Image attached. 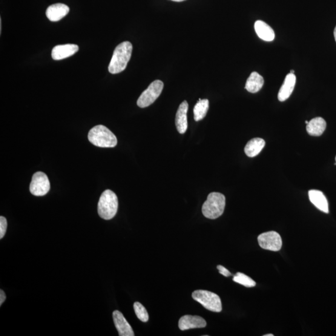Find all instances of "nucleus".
Here are the masks:
<instances>
[{
    "instance_id": "c85d7f7f",
    "label": "nucleus",
    "mask_w": 336,
    "mask_h": 336,
    "mask_svg": "<svg viewBox=\"0 0 336 336\" xmlns=\"http://www.w3.org/2000/svg\"><path fill=\"white\" fill-rule=\"evenodd\" d=\"M290 73H291V74H295V71H294V70H291V71H290Z\"/></svg>"
},
{
    "instance_id": "6ab92c4d",
    "label": "nucleus",
    "mask_w": 336,
    "mask_h": 336,
    "mask_svg": "<svg viewBox=\"0 0 336 336\" xmlns=\"http://www.w3.org/2000/svg\"><path fill=\"white\" fill-rule=\"evenodd\" d=\"M263 85V77L257 72H253L247 80L245 88L249 93L255 94L260 91Z\"/></svg>"
},
{
    "instance_id": "4be33fe9",
    "label": "nucleus",
    "mask_w": 336,
    "mask_h": 336,
    "mask_svg": "<svg viewBox=\"0 0 336 336\" xmlns=\"http://www.w3.org/2000/svg\"><path fill=\"white\" fill-rule=\"evenodd\" d=\"M133 308L138 318L143 323L148 322L149 315L144 306L139 302L134 303Z\"/></svg>"
},
{
    "instance_id": "6e6552de",
    "label": "nucleus",
    "mask_w": 336,
    "mask_h": 336,
    "mask_svg": "<svg viewBox=\"0 0 336 336\" xmlns=\"http://www.w3.org/2000/svg\"><path fill=\"white\" fill-rule=\"evenodd\" d=\"M258 242L261 248L268 251H279L282 247V239L280 235L275 231L260 234L258 237Z\"/></svg>"
},
{
    "instance_id": "bb28decb",
    "label": "nucleus",
    "mask_w": 336,
    "mask_h": 336,
    "mask_svg": "<svg viewBox=\"0 0 336 336\" xmlns=\"http://www.w3.org/2000/svg\"><path fill=\"white\" fill-rule=\"evenodd\" d=\"M171 1L181 2L185 1V0H171Z\"/></svg>"
},
{
    "instance_id": "f8f14e48",
    "label": "nucleus",
    "mask_w": 336,
    "mask_h": 336,
    "mask_svg": "<svg viewBox=\"0 0 336 336\" xmlns=\"http://www.w3.org/2000/svg\"><path fill=\"white\" fill-rule=\"evenodd\" d=\"M296 81L297 77L295 74L289 73L287 75L278 94V99L280 102L285 101L291 96L295 88Z\"/></svg>"
},
{
    "instance_id": "f03ea898",
    "label": "nucleus",
    "mask_w": 336,
    "mask_h": 336,
    "mask_svg": "<svg viewBox=\"0 0 336 336\" xmlns=\"http://www.w3.org/2000/svg\"><path fill=\"white\" fill-rule=\"evenodd\" d=\"M89 142L101 148H114L117 145V139L106 126L100 125L94 126L88 132Z\"/></svg>"
},
{
    "instance_id": "4468645a",
    "label": "nucleus",
    "mask_w": 336,
    "mask_h": 336,
    "mask_svg": "<svg viewBox=\"0 0 336 336\" xmlns=\"http://www.w3.org/2000/svg\"><path fill=\"white\" fill-rule=\"evenodd\" d=\"M70 12V8L62 4H56L50 6L47 10V18L51 21H59Z\"/></svg>"
},
{
    "instance_id": "c756f323",
    "label": "nucleus",
    "mask_w": 336,
    "mask_h": 336,
    "mask_svg": "<svg viewBox=\"0 0 336 336\" xmlns=\"http://www.w3.org/2000/svg\"><path fill=\"white\" fill-rule=\"evenodd\" d=\"M308 122H309L307 121V120H306V121H305L306 124V125L308 124Z\"/></svg>"
},
{
    "instance_id": "20e7f679",
    "label": "nucleus",
    "mask_w": 336,
    "mask_h": 336,
    "mask_svg": "<svg viewBox=\"0 0 336 336\" xmlns=\"http://www.w3.org/2000/svg\"><path fill=\"white\" fill-rule=\"evenodd\" d=\"M119 207V200L115 192L111 190L103 192L98 203L99 216L105 220H110L116 216Z\"/></svg>"
},
{
    "instance_id": "f257e3e1",
    "label": "nucleus",
    "mask_w": 336,
    "mask_h": 336,
    "mask_svg": "<svg viewBox=\"0 0 336 336\" xmlns=\"http://www.w3.org/2000/svg\"><path fill=\"white\" fill-rule=\"evenodd\" d=\"M132 50L133 47L128 41L123 42L117 46L108 65L109 73L116 74L124 71L130 60Z\"/></svg>"
},
{
    "instance_id": "dca6fc26",
    "label": "nucleus",
    "mask_w": 336,
    "mask_h": 336,
    "mask_svg": "<svg viewBox=\"0 0 336 336\" xmlns=\"http://www.w3.org/2000/svg\"><path fill=\"white\" fill-rule=\"evenodd\" d=\"M255 30L258 37L265 41H272L275 39L274 30L266 23L258 20L255 23Z\"/></svg>"
},
{
    "instance_id": "a878e982",
    "label": "nucleus",
    "mask_w": 336,
    "mask_h": 336,
    "mask_svg": "<svg viewBox=\"0 0 336 336\" xmlns=\"http://www.w3.org/2000/svg\"><path fill=\"white\" fill-rule=\"evenodd\" d=\"M334 38H335V42H336V27H335V28L334 29Z\"/></svg>"
},
{
    "instance_id": "423d86ee",
    "label": "nucleus",
    "mask_w": 336,
    "mask_h": 336,
    "mask_svg": "<svg viewBox=\"0 0 336 336\" xmlns=\"http://www.w3.org/2000/svg\"><path fill=\"white\" fill-rule=\"evenodd\" d=\"M164 87V84L160 80H154L149 87L141 94L137 105L140 108H145L153 103L161 94Z\"/></svg>"
},
{
    "instance_id": "39448f33",
    "label": "nucleus",
    "mask_w": 336,
    "mask_h": 336,
    "mask_svg": "<svg viewBox=\"0 0 336 336\" xmlns=\"http://www.w3.org/2000/svg\"><path fill=\"white\" fill-rule=\"evenodd\" d=\"M192 297L209 311L215 312L222 311V306L220 298L214 293L206 290H196L192 293Z\"/></svg>"
},
{
    "instance_id": "cd10ccee",
    "label": "nucleus",
    "mask_w": 336,
    "mask_h": 336,
    "mask_svg": "<svg viewBox=\"0 0 336 336\" xmlns=\"http://www.w3.org/2000/svg\"><path fill=\"white\" fill-rule=\"evenodd\" d=\"M274 334H265V335H264V336H274Z\"/></svg>"
},
{
    "instance_id": "7ed1b4c3",
    "label": "nucleus",
    "mask_w": 336,
    "mask_h": 336,
    "mask_svg": "<svg viewBox=\"0 0 336 336\" xmlns=\"http://www.w3.org/2000/svg\"><path fill=\"white\" fill-rule=\"evenodd\" d=\"M226 207V197L219 192H211L203 206L204 215L209 219H215L223 213Z\"/></svg>"
},
{
    "instance_id": "393cba45",
    "label": "nucleus",
    "mask_w": 336,
    "mask_h": 336,
    "mask_svg": "<svg viewBox=\"0 0 336 336\" xmlns=\"http://www.w3.org/2000/svg\"><path fill=\"white\" fill-rule=\"evenodd\" d=\"M6 298L7 297H6L5 292L2 289L0 290V306H2V304L5 302Z\"/></svg>"
},
{
    "instance_id": "ddd939ff",
    "label": "nucleus",
    "mask_w": 336,
    "mask_h": 336,
    "mask_svg": "<svg viewBox=\"0 0 336 336\" xmlns=\"http://www.w3.org/2000/svg\"><path fill=\"white\" fill-rule=\"evenodd\" d=\"M188 110V103L185 101L181 103L179 108L177 111L176 120V126L177 130L181 134H184L188 129V118L187 114Z\"/></svg>"
},
{
    "instance_id": "2eb2a0df",
    "label": "nucleus",
    "mask_w": 336,
    "mask_h": 336,
    "mask_svg": "<svg viewBox=\"0 0 336 336\" xmlns=\"http://www.w3.org/2000/svg\"><path fill=\"white\" fill-rule=\"evenodd\" d=\"M309 200L317 208L324 212V213H329L328 202L323 192L319 190H310L308 192Z\"/></svg>"
},
{
    "instance_id": "9b49d317",
    "label": "nucleus",
    "mask_w": 336,
    "mask_h": 336,
    "mask_svg": "<svg viewBox=\"0 0 336 336\" xmlns=\"http://www.w3.org/2000/svg\"><path fill=\"white\" fill-rule=\"evenodd\" d=\"M78 51L79 47L76 44L58 45L53 48L51 56L54 60L59 61L74 55Z\"/></svg>"
},
{
    "instance_id": "9d476101",
    "label": "nucleus",
    "mask_w": 336,
    "mask_h": 336,
    "mask_svg": "<svg viewBox=\"0 0 336 336\" xmlns=\"http://www.w3.org/2000/svg\"><path fill=\"white\" fill-rule=\"evenodd\" d=\"M113 319L120 336H134L133 329L126 321L124 316L119 311H114Z\"/></svg>"
},
{
    "instance_id": "a211bd4d",
    "label": "nucleus",
    "mask_w": 336,
    "mask_h": 336,
    "mask_svg": "<svg viewBox=\"0 0 336 336\" xmlns=\"http://www.w3.org/2000/svg\"><path fill=\"white\" fill-rule=\"evenodd\" d=\"M265 145V140L260 138H255L247 143L244 151H245L247 156L254 158L260 153Z\"/></svg>"
},
{
    "instance_id": "7c9ffc66",
    "label": "nucleus",
    "mask_w": 336,
    "mask_h": 336,
    "mask_svg": "<svg viewBox=\"0 0 336 336\" xmlns=\"http://www.w3.org/2000/svg\"><path fill=\"white\" fill-rule=\"evenodd\" d=\"M335 163H336V156H335Z\"/></svg>"
},
{
    "instance_id": "b1692460",
    "label": "nucleus",
    "mask_w": 336,
    "mask_h": 336,
    "mask_svg": "<svg viewBox=\"0 0 336 336\" xmlns=\"http://www.w3.org/2000/svg\"><path fill=\"white\" fill-rule=\"evenodd\" d=\"M217 268L218 271H219L220 274L223 275L224 277H228L232 275L231 273L230 272L228 269H226L225 267H223L222 265H218Z\"/></svg>"
},
{
    "instance_id": "aec40b11",
    "label": "nucleus",
    "mask_w": 336,
    "mask_h": 336,
    "mask_svg": "<svg viewBox=\"0 0 336 336\" xmlns=\"http://www.w3.org/2000/svg\"><path fill=\"white\" fill-rule=\"evenodd\" d=\"M209 102L208 99H199V101L197 102L194 108L195 121H200L206 117L209 110Z\"/></svg>"
},
{
    "instance_id": "5701e85b",
    "label": "nucleus",
    "mask_w": 336,
    "mask_h": 336,
    "mask_svg": "<svg viewBox=\"0 0 336 336\" xmlns=\"http://www.w3.org/2000/svg\"><path fill=\"white\" fill-rule=\"evenodd\" d=\"M7 220L5 217H0V238L4 237L7 229Z\"/></svg>"
},
{
    "instance_id": "412c9836",
    "label": "nucleus",
    "mask_w": 336,
    "mask_h": 336,
    "mask_svg": "<svg viewBox=\"0 0 336 336\" xmlns=\"http://www.w3.org/2000/svg\"><path fill=\"white\" fill-rule=\"evenodd\" d=\"M233 281L235 282L240 284V285L248 287V288H252V287H254L256 285V283H255V281L253 280L248 276L242 274V273H237L234 276Z\"/></svg>"
},
{
    "instance_id": "1a4fd4ad",
    "label": "nucleus",
    "mask_w": 336,
    "mask_h": 336,
    "mask_svg": "<svg viewBox=\"0 0 336 336\" xmlns=\"http://www.w3.org/2000/svg\"><path fill=\"white\" fill-rule=\"evenodd\" d=\"M207 325L205 319L199 316L185 315L180 318L179 328L182 331L191 329L203 328Z\"/></svg>"
},
{
    "instance_id": "f3484780",
    "label": "nucleus",
    "mask_w": 336,
    "mask_h": 336,
    "mask_svg": "<svg viewBox=\"0 0 336 336\" xmlns=\"http://www.w3.org/2000/svg\"><path fill=\"white\" fill-rule=\"evenodd\" d=\"M326 128L325 120L321 117L315 118L309 121L306 126V131L310 136L320 137Z\"/></svg>"
},
{
    "instance_id": "0eeeda50",
    "label": "nucleus",
    "mask_w": 336,
    "mask_h": 336,
    "mask_svg": "<svg viewBox=\"0 0 336 336\" xmlns=\"http://www.w3.org/2000/svg\"><path fill=\"white\" fill-rule=\"evenodd\" d=\"M50 189V182L47 175L42 172L34 173L30 186L31 193L36 196H43Z\"/></svg>"
}]
</instances>
